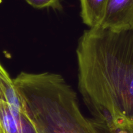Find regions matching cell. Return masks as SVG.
<instances>
[{
    "mask_svg": "<svg viewBox=\"0 0 133 133\" xmlns=\"http://www.w3.org/2000/svg\"><path fill=\"white\" fill-rule=\"evenodd\" d=\"M14 82L37 133H112L105 123L83 114L61 75L22 72Z\"/></svg>",
    "mask_w": 133,
    "mask_h": 133,
    "instance_id": "cell-2",
    "label": "cell"
},
{
    "mask_svg": "<svg viewBox=\"0 0 133 133\" xmlns=\"http://www.w3.org/2000/svg\"><path fill=\"white\" fill-rule=\"evenodd\" d=\"M0 133H37L15 87L0 63Z\"/></svg>",
    "mask_w": 133,
    "mask_h": 133,
    "instance_id": "cell-3",
    "label": "cell"
},
{
    "mask_svg": "<svg viewBox=\"0 0 133 133\" xmlns=\"http://www.w3.org/2000/svg\"><path fill=\"white\" fill-rule=\"evenodd\" d=\"M112 133H133V122L125 119L107 124Z\"/></svg>",
    "mask_w": 133,
    "mask_h": 133,
    "instance_id": "cell-6",
    "label": "cell"
},
{
    "mask_svg": "<svg viewBox=\"0 0 133 133\" xmlns=\"http://www.w3.org/2000/svg\"><path fill=\"white\" fill-rule=\"evenodd\" d=\"M76 56L78 89L94 119L133 122V28H89Z\"/></svg>",
    "mask_w": 133,
    "mask_h": 133,
    "instance_id": "cell-1",
    "label": "cell"
},
{
    "mask_svg": "<svg viewBox=\"0 0 133 133\" xmlns=\"http://www.w3.org/2000/svg\"><path fill=\"white\" fill-rule=\"evenodd\" d=\"M80 15L82 21L89 28L101 24L109 0H80Z\"/></svg>",
    "mask_w": 133,
    "mask_h": 133,
    "instance_id": "cell-5",
    "label": "cell"
},
{
    "mask_svg": "<svg viewBox=\"0 0 133 133\" xmlns=\"http://www.w3.org/2000/svg\"><path fill=\"white\" fill-rule=\"evenodd\" d=\"M28 4L34 8H52L60 9L61 8V0H25Z\"/></svg>",
    "mask_w": 133,
    "mask_h": 133,
    "instance_id": "cell-7",
    "label": "cell"
},
{
    "mask_svg": "<svg viewBox=\"0 0 133 133\" xmlns=\"http://www.w3.org/2000/svg\"><path fill=\"white\" fill-rule=\"evenodd\" d=\"M98 26L114 29L133 28V0H109Z\"/></svg>",
    "mask_w": 133,
    "mask_h": 133,
    "instance_id": "cell-4",
    "label": "cell"
}]
</instances>
